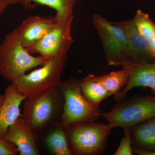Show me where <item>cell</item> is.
Masks as SVG:
<instances>
[{
    "mask_svg": "<svg viewBox=\"0 0 155 155\" xmlns=\"http://www.w3.org/2000/svg\"><path fill=\"white\" fill-rule=\"evenodd\" d=\"M48 60L31 55L22 45L16 29L6 35L0 45V75L9 82Z\"/></svg>",
    "mask_w": 155,
    "mask_h": 155,
    "instance_id": "obj_1",
    "label": "cell"
},
{
    "mask_svg": "<svg viewBox=\"0 0 155 155\" xmlns=\"http://www.w3.org/2000/svg\"><path fill=\"white\" fill-rule=\"evenodd\" d=\"M67 61V54L50 59L40 68L19 76L12 83L26 98L59 88Z\"/></svg>",
    "mask_w": 155,
    "mask_h": 155,
    "instance_id": "obj_2",
    "label": "cell"
},
{
    "mask_svg": "<svg viewBox=\"0 0 155 155\" xmlns=\"http://www.w3.org/2000/svg\"><path fill=\"white\" fill-rule=\"evenodd\" d=\"M113 129L109 124L86 121L66 128L73 155H98L106 149L109 135Z\"/></svg>",
    "mask_w": 155,
    "mask_h": 155,
    "instance_id": "obj_3",
    "label": "cell"
},
{
    "mask_svg": "<svg viewBox=\"0 0 155 155\" xmlns=\"http://www.w3.org/2000/svg\"><path fill=\"white\" fill-rule=\"evenodd\" d=\"M59 88L64 98L61 124L65 129L75 123L95 121L101 116L99 107L84 96L79 80L71 78L62 81Z\"/></svg>",
    "mask_w": 155,
    "mask_h": 155,
    "instance_id": "obj_4",
    "label": "cell"
},
{
    "mask_svg": "<svg viewBox=\"0 0 155 155\" xmlns=\"http://www.w3.org/2000/svg\"><path fill=\"white\" fill-rule=\"evenodd\" d=\"M63 97L59 87L23 101L22 117L35 133L41 132L54 121L62 107Z\"/></svg>",
    "mask_w": 155,
    "mask_h": 155,
    "instance_id": "obj_5",
    "label": "cell"
},
{
    "mask_svg": "<svg viewBox=\"0 0 155 155\" xmlns=\"http://www.w3.org/2000/svg\"><path fill=\"white\" fill-rule=\"evenodd\" d=\"M101 116L113 128L132 127L155 117V94L123 99Z\"/></svg>",
    "mask_w": 155,
    "mask_h": 155,
    "instance_id": "obj_6",
    "label": "cell"
},
{
    "mask_svg": "<svg viewBox=\"0 0 155 155\" xmlns=\"http://www.w3.org/2000/svg\"><path fill=\"white\" fill-rule=\"evenodd\" d=\"M92 22L101 40L108 65L123 67L132 63L129 61L125 34L117 22H110L95 14Z\"/></svg>",
    "mask_w": 155,
    "mask_h": 155,
    "instance_id": "obj_7",
    "label": "cell"
},
{
    "mask_svg": "<svg viewBox=\"0 0 155 155\" xmlns=\"http://www.w3.org/2000/svg\"><path fill=\"white\" fill-rule=\"evenodd\" d=\"M74 17L57 21L54 26L36 45L27 50L31 54L49 60L67 54L72 46L73 39L71 31Z\"/></svg>",
    "mask_w": 155,
    "mask_h": 155,
    "instance_id": "obj_8",
    "label": "cell"
},
{
    "mask_svg": "<svg viewBox=\"0 0 155 155\" xmlns=\"http://www.w3.org/2000/svg\"><path fill=\"white\" fill-rule=\"evenodd\" d=\"M57 22L55 17L31 16L15 29L23 46L28 50L39 42Z\"/></svg>",
    "mask_w": 155,
    "mask_h": 155,
    "instance_id": "obj_9",
    "label": "cell"
},
{
    "mask_svg": "<svg viewBox=\"0 0 155 155\" xmlns=\"http://www.w3.org/2000/svg\"><path fill=\"white\" fill-rule=\"evenodd\" d=\"M3 138L15 145L21 155H38L37 136L20 116L9 127Z\"/></svg>",
    "mask_w": 155,
    "mask_h": 155,
    "instance_id": "obj_10",
    "label": "cell"
},
{
    "mask_svg": "<svg viewBox=\"0 0 155 155\" xmlns=\"http://www.w3.org/2000/svg\"><path fill=\"white\" fill-rule=\"evenodd\" d=\"M117 23L125 34L130 62L135 64L155 62V58L150 53L148 41L138 33L132 19H127Z\"/></svg>",
    "mask_w": 155,
    "mask_h": 155,
    "instance_id": "obj_11",
    "label": "cell"
},
{
    "mask_svg": "<svg viewBox=\"0 0 155 155\" xmlns=\"http://www.w3.org/2000/svg\"><path fill=\"white\" fill-rule=\"evenodd\" d=\"M5 100L0 106V137H4L9 127L22 116L20 107L26 98L19 94L13 83L5 90Z\"/></svg>",
    "mask_w": 155,
    "mask_h": 155,
    "instance_id": "obj_12",
    "label": "cell"
},
{
    "mask_svg": "<svg viewBox=\"0 0 155 155\" xmlns=\"http://www.w3.org/2000/svg\"><path fill=\"white\" fill-rule=\"evenodd\" d=\"M148 87L155 94V61L152 63L133 64L130 79L127 85L114 96L117 102L125 98L129 91L134 87Z\"/></svg>",
    "mask_w": 155,
    "mask_h": 155,
    "instance_id": "obj_13",
    "label": "cell"
},
{
    "mask_svg": "<svg viewBox=\"0 0 155 155\" xmlns=\"http://www.w3.org/2000/svg\"><path fill=\"white\" fill-rule=\"evenodd\" d=\"M131 131L135 154L155 152V117L131 127Z\"/></svg>",
    "mask_w": 155,
    "mask_h": 155,
    "instance_id": "obj_14",
    "label": "cell"
},
{
    "mask_svg": "<svg viewBox=\"0 0 155 155\" xmlns=\"http://www.w3.org/2000/svg\"><path fill=\"white\" fill-rule=\"evenodd\" d=\"M133 64L131 63L125 65L121 70L109 74L101 76L95 75V78L112 95H116L128 83L132 72Z\"/></svg>",
    "mask_w": 155,
    "mask_h": 155,
    "instance_id": "obj_15",
    "label": "cell"
},
{
    "mask_svg": "<svg viewBox=\"0 0 155 155\" xmlns=\"http://www.w3.org/2000/svg\"><path fill=\"white\" fill-rule=\"evenodd\" d=\"M76 0H23L22 5L26 8L38 5L48 6L55 10L57 21L66 20L73 17V11Z\"/></svg>",
    "mask_w": 155,
    "mask_h": 155,
    "instance_id": "obj_16",
    "label": "cell"
},
{
    "mask_svg": "<svg viewBox=\"0 0 155 155\" xmlns=\"http://www.w3.org/2000/svg\"><path fill=\"white\" fill-rule=\"evenodd\" d=\"M79 84L84 96L95 105L99 107L103 101L112 95L96 79L93 74H89L83 79L79 80Z\"/></svg>",
    "mask_w": 155,
    "mask_h": 155,
    "instance_id": "obj_17",
    "label": "cell"
},
{
    "mask_svg": "<svg viewBox=\"0 0 155 155\" xmlns=\"http://www.w3.org/2000/svg\"><path fill=\"white\" fill-rule=\"evenodd\" d=\"M46 143L48 149L53 154L73 155L69 145L67 131L61 124L48 135Z\"/></svg>",
    "mask_w": 155,
    "mask_h": 155,
    "instance_id": "obj_18",
    "label": "cell"
},
{
    "mask_svg": "<svg viewBox=\"0 0 155 155\" xmlns=\"http://www.w3.org/2000/svg\"><path fill=\"white\" fill-rule=\"evenodd\" d=\"M132 21L138 33L147 41L155 36V23L148 14L138 10Z\"/></svg>",
    "mask_w": 155,
    "mask_h": 155,
    "instance_id": "obj_19",
    "label": "cell"
},
{
    "mask_svg": "<svg viewBox=\"0 0 155 155\" xmlns=\"http://www.w3.org/2000/svg\"><path fill=\"white\" fill-rule=\"evenodd\" d=\"M123 129L124 130V136L122 138L119 146L114 155H133V147H131V127H125L123 128Z\"/></svg>",
    "mask_w": 155,
    "mask_h": 155,
    "instance_id": "obj_20",
    "label": "cell"
},
{
    "mask_svg": "<svg viewBox=\"0 0 155 155\" xmlns=\"http://www.w3.org/2000/svg\"><path fill=\"white\" fill-rule=\"evenodd\" d=\"M18 154H19V151L15 145L0 137V155H16Z\"/></svg>",
    "mask_w": 155,
    "mask_h": 155,
    "instance_id": "obj_21",
    "label": "cell"
},
{
    "mask_svg": "<svg viewBox=\"0 0 155 155\" xmlns=\"http://www.w3.org/2000/svg\"><path fill=\"white\" fill-rule=\"evenodd\" d=\"M23 0H0V4L8 7V6L17 4H22Z\"/></svg>",
    "mask_w": 155,
    "mask_h": 155,
    "instance_id": "obj_22",
    "label": "cell"
},
{
    "mask_svg": "<svg viewBox=\"0 0 155 155\" xmlns=\"http://www.w3.org/2000/svg\"><path fill=\"white\" fill-rule=\"evenodd\" d=\"M150 53L155 59V36L148 41Z\"/></svg>",
    "mask_w": 155,
    "mask_h": 155,
    "instance_id": "obj_23",
    "label": "cell"
},
{
    "mask_svg": "<svg viewBox=\"0 0 155 155\" xmlns=\"http://www.w3.org/2000/svg\"><path fill=\"white\" fill-rule=\"evenodd\" d=\"M7 8V7L3 5L2 4H0V17L3 14Z\"/></svg>",
    "mask_w": 155,
    "mask_h": 155,
    "instance_id": "obj_24",
    "label": "cell"
},
{
    "mask_svg": "<svg viewBox=\"0 0 155 155\" xmlns=\"http://www.w3.org/2000/svg\"><path fill=\"white\" fill-rule=\"evenodd\" d=\"M4 100H5L4 94H0V106L2 105V104L4 102Z\"/></svg>",
    "mask_w": 155,
    "mask_h": 155,
    "instance_id": "obj_25",
    "label": "cell"
}]
</instances>
